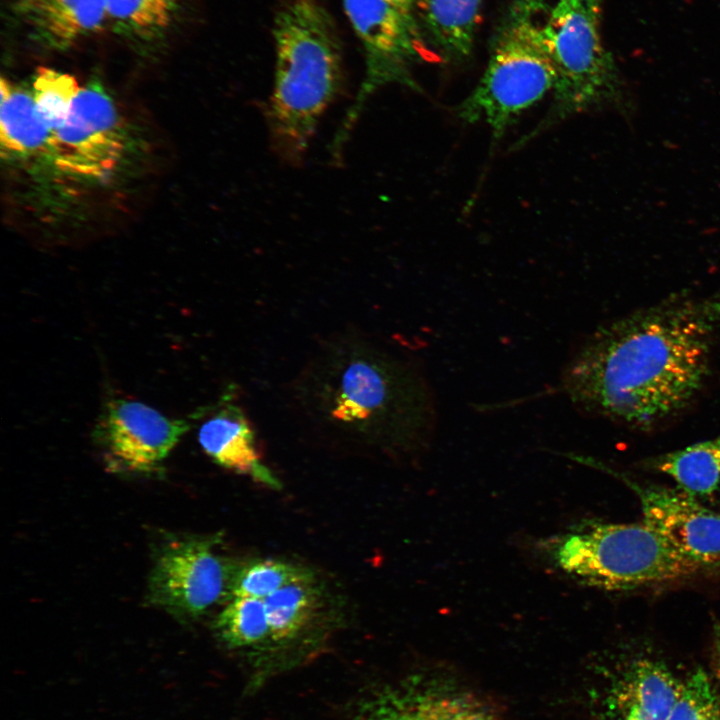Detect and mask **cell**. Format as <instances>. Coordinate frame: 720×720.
<instances>
[{
  "label": "cell",
  "instance_id": "cell-1",
  "mask_svg": "<svg viewBox=\"0 0 720 720\" xmlns=\"http://www.w3.org/2000/svg\"><path fill=\"white\" fill-rule=\"evenodd\" d=\"M719 329L720 296H670L585 337L564 366L562 391L586 414L654 429L702 392Z\"/></svg>",
  "mask_w": 720,
  "mask_h": 720
},
{
  "label": "cell",
  "instance_id": "cell-2",
  "mask_svg": "<svg viewBox=\"0 0 720 720\" xmlns=\"http://www.w3.org/2000/svg\"><path fill=\"white\" fill-rule=\"evenodd\" d=\"M300 424L324 435L413 452L431 440L436 405L416 361L359 328L323 336L288 385Z\"/></svg>",
  "mask_w": 720,
  "mask_h": 720
},
{
  "label": "cell",
  "instance_id": "cell-3",
  "mask_svg": "<svg viewBox=\"0 0 720 720\" xmlns=\"http://www.w3.org/2000/svg\"><path fill=\"white\" fill-rule=\"evenodd\" d=\"M273 35L275 75L265 119L273 151L297 166L342 87L341 49L331 18L316 0H290L276 15Z\"/></svg>",
  "mask_w": 720,
  "mask_h": 720
},
{
  "label": "cell",
  "instance_id": "cell-4",
  "mask_svg": "<svg viewBox=\"0 0 720 720\" xmlns=\"http://www.w3.org/2000/svg\"><path fill=\"white\" fill-rule=\"evenodd\" d=\"M545 0H510L495 31L487 67L456 108L467 123L483 122L500 138L525 110L552 92L554 71L546 45Z\"/></svg>",
  "mask_w": 720,
  "mask_h": 720
},
{
  "label": "cell",
  "instance_id": "cell-5",
  "mask_svg": "<svg viewBox=\"0 0 720 720\" xmlns=\"http://www.w3.org/2000/svg\"><path fill=\"white\" fill-rule=\"evenodd\" d=\"M556 567L608 590H626L688 577L705 568L675 550L644 522L575 525L547 543Z\"/></svg>",
  "mask_w": 720,
  "mask_h": 720
},
{
  "label": "cell",
  "instance_id": "cell-6",
  "mask_svg": "<svg viewBox=\"0 0 720 720\" xmlns=\"http://www.w3.org/2000/svg\"><path fill=\"white\" fill-rule=\"evenodd\" d=\"M601 3L557 0L545 25L555 82L548 122L624 104V85L600 32Z\"/></svg>",
  "mask_w": 720,
  "mask_h": 720
},
{
  "label": "cell",
  "instance_id": "cell-7",
  "mask_svg": "<svg viewBox=\"0 0 720 720\" xmlns=\"http://www.w3.org/2000/svg\"><path fill=\"white\" fill-rule=\"evenodd\" d=\"M346 15L360 39L365 74L353 105L332 142L340 153L368 99L380 88L401 84L417 88L411 66L424 47L415 16L388 0H343Z\"/></svg>",
  "mask_w": 720,
  "mask_h": 720
},
{
  "label": "cell",
  "instance_id": "cell-8",
  "mask_svg": "<svg viewBox=\"0 0 720 720\" xmlns=\"http://www.w3.org/2000/svg\"><path fill=\"white\" fill-rule=\"evenodd\" d=\"M48 152L56 168L86 179H103L120 163L124 137L113 100L98 84L80 87Z\"/></svg>",
  "mask_w": 720,
  "mask_h": 720
},
{
  "label": "cell",
  "instance_id": "cell-9",
  "mask_svg": "<svg viewBox=\"0 0 720 720\" xmlns=\"http://www.w3.org/2000/svg\"><path fill=\"white\" fill-rule=\"evenodd\" d=\"M210 538L176 539L158 553L149 578L150 601L178 616L194 617L230 594L233 572Z\"/></svg>",
  "mask_w": 720,
  "mask_h": 720
},
{
  "label": "cell",
  "instance_id": "cell-10",
  "mask_svg": "<svg viewBox=\"0 0 720 720\" xmlns=\"http://www.w3.org/2000/svg\"><path fill=\"white\" fill-rule=\"evenodd\" d=\"M188 429L187 421L167 417L145 403L113 398L105 403L94 434L114 466L130 472H151Z\"/></svg>",
  "mask_w": 720,
  "mask_h": 720
},
{
  "label": "cell",
  "instance_id": "cell-11",
  "mask_svg": "<svg viewBox=\"0 0 720 720\" xmlns=\"http://www.w3.org/2000/svg\"><path fill=\"white\" fill-rule=\"evenodd\" d=\"M619 476L637 495L643 522L675 550L705 568L720 565V513L681 489Z\"/></svg>",
  "mask_w": 720,
  "mask_h": 720
},
{
  "label": "cell",
  "instance_id": "cell-12",
  "mask_svg": "<svg viewBox=\"0 0 720 720\" xmlns=\"http://www.w3.org/2000/svg\"><path fill=\"white\" fill-rule=\"evenodd\" d=\"M356 712L353 720H496L467 693L416 679L377 690Z\"/></svg>",
  "mask_w": 720,
  "mask_h": 720
},
{
  "label": "cell",
  "instance_id": "cell-13",
  "mask_svg": "<svg viewBox=\"0 0 720 720\" xmlns=\"http://www.w3.org/2000/svg\"><path fill=\"white\" fill-rule=\"evenodd\" d=\"M201 414L204 418L198 429V441L215 463L279 488V481L261 460L255 426L238 402L235 391L224 393Z\"/></svg>",
  "mask_w": 720,
  "mask_h": 720
},
{
  "label": "cell",
  "instance_id": "cell-14",
  "mask_svg": "<svg viewBox=\"0 0 720 720\" xmlns=\"http://www.w3.org/2000/svg\"><path fill=\"white\" fill-rule=\"evenodd\" d=\"M12 19L35 45L66 50L107 24L106 0H9Z\"/></svg>",
  "mask_w": 720,
  "mask_h": 720
},
{
  "label": "cell",
  "instance_id": "cell-15",
  "mask_svg": "<svg viewBox=\"0 0 720 720\" xmlns=\"http://www.w3.org/2000/svg\"><path fill=\"white\" fill-rule=\"evenodd\" d=\"M484 1L418 0L414 16L421 34L440 57L463 61L472 52Z\"/></svg>",
  "mask_w": 720,
  "mask_h": 720
},
{
  "label": "cell",
  "instance_id": "cell-16",
  "mask_svg": "<svg viewBox=\"0 0 720 720\" xmlns=\"http://www.w3.org/2000/svg\"><path fill=\"white\" fill-rule=\"evenodd\" d=\"M622 680L615 696L618 720H668L682 683L663 664L636 660Z\"/></svg>",
  "mask_w": 720,
  "mask_h": 720
},
{
  "label": "cell",
  "instance_id": "cell-17",
  "mask_svg": "<svg viewBox=\"0 0 720 720\" xmlns=\"http://www.w3.org/2000/svg\"><path fill=\"white\" fill-rule=\"evenodd\" d=\"M188 3L189 0H106L107 23L124 40L152 47L170 36Z\"/></svg>",
  "mask_w": 720,
  "mask_h": 720
},
{
  "label": "cell",
  "instance_id": "cell-18",
  "mask_svg": "<svg viewBox=\"0 0 720 720\" xmlns=\"http://www.w3.org/2000/svg\"><path fill=\"white\" fill-rule=\"evenodd\" d=\"M271 654L298 642L310 628L320 607V593L309 578L291 583L264 599Z\"/></svg>",
  "mask_w": 720,
  "mask_h": 720
},
{
  "label": "cell",
  "instance_id": "cell-19",
  "mask_svg": "<svg viewBox=\"0 0 720 720\" xmlns=\"http://www.w3.org/2000/svg\"><path fill=\"white\" fill-rule=\"evenodd\" d=\"M647 465L672 478L690 496L709 498L720 487V433L651 458Z\"/></svg>",
  "mask_w": 720,
  "mask_h": 720
},
{
  "label": "cell",
  "instance_id": "cell-20",
  "mask_svg": "<svg viewBox=\"0 0 720 720\" xmlns=\"http://www.w3.org/2000/svg\"><path fill=\"white\" fill-rule=\"evenodd\" d=\"M0 142L12 154L31 155L49 149L51 132L40 117L33 95L0 82Z\"/></svg>",
  "mask_w": 720,
  "mask_h": 720
},
{
  "label": "cell",
  "instance_id": "cell-21",
  "mask_svg": "<svg viewBox=\"0 0 720 720\" xmlns=\"http://www.w3.org/2000/svg\"><path fill=\"white\" fill-rule=\"evenodd\" d=\"M219 637L233 649L247 650L258 656L257 678L268 670L270 632L264 600L232 597L216 619ZM259 679V678H258Z\"/></svg>",
  "mask_w": 720,
  "mask_h": 720
},
{
  "label": "cell",
  "instance_id": "cell-22",
  "mask_svg": "<svg viewBox=\"0 0 720 720\" xmlns=\"http://www.w3.org/2000/svg\"><path fill=\"white\" fill-rule=\"evenodd\" d=\"M310 571L279 560L250 562L233 572L230 595L264 600L291 583L312 578Z\"/></svg>",
  "mask_w": 720,
  "mask_h": 720
},
{
  "label": "cell",
  "instance_id": "cell-23",
  "mask_svg": "<svg viewBox=\"0 0 720 720\" xmlns=\"http://www.w3.org/2000/svg\"><path fill=\"white\" fill-rule=\"evenodd\" d=\"M80 87L69 73L48 67L38 68L32 95L38 113L51 133L65 122Z\"/></svg>",
  "mask_w": 720,
  "mask_h": 720
},
{
  "label": "cell",
  "instance_id": "cell-24",
  "mask_svg": "<svg viewBox=\"0 0 720 720\" xmlns=\"http://www.w3.org/2000/svg\"><path fill=\"white\" fill-rule=\"evenodd\" d=\"M720 708L712 684L703 671L694 672L681 685L668 720H719Z\"/></svg>",
  "mask_w": 720,
  "mask_h": 720
},
{
  "label": "cell",
  "instance_id": "cell-25",
  "mask_svg": "<svg viewBox=\"0 0 720 720\" xmlns=\"http://www.w3.org/2000/svg\"><path fill=\"white\" fill-rule=\"evenodd\" d=\"M714 671H715V676L720 683V626H718L715 630Z\"/></svg>",
  "mask_w": 720,
  "mask_h": 720
},
{
  "label": "cell",
  "instance_id": "cell-26",
  "mask_svg": "<svg viewBox=\"0 0 720 720\" xmlns=\"http://www.w3.org/2000/svg\"><path fill=\"white\" fill-rule=\"evenodd\" d=\"M398 6L399 8L405 10L406 12L414 15V10L416 7V4L418 0H388Z\"/></svg>",
  "mask_w": 720,
  "mask_h": 720
},
{
  "label": "cell",
  "instance_id": "cell-27",
  "mask_svg": "<svg viewBox=\"0 0 720 720\" xmlns=\"http://www.w3.org/2000/svg\"><path fill=\"white\" fill-rule=\"evenodd\" d=\"M595 1H599V2H602L603 0H595Z\"/></svg>",
  "mask_w": 720,
  "mask_h": 720
}]
</instances>
